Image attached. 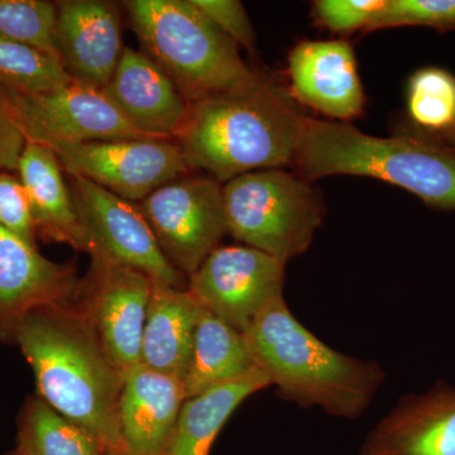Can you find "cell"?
<instances>
[{
	"mask_svg": "<svg viewBox=\"0 0 455 455\" xmlns=\"http://www.w3.org/2000/svg\"><path fill=\"white\" fill-rule=\"evenodd\" d=\"M403 26L455 31V0H386L366 31Z\"/></svg>",
	"mask_w": 455,
	"mask_h": 455,
	"instance_id": "27",
	"label": "cell"
},
{
	"mask_svg": "<svg viewBox=\"0 0 455 455\" xmlns=\"http://www.w3.org/2000/svg\"><path fill=\"white\" fill-rule=\"evenodd\" d=\"M386 0H319L314 14L320 25L335 32L367 29Z\"/></svg>",
	"mask_w": 455,
	"mask_h": 455,
	"instance_id": "29",
	"label": "cell"
},
{
	"mask_svg": "<svg viewBox=\"0 0 455 455\" xmlns=\"http://www.w3.org/2000/svg\"><path fill=\"white\" fill-rule=\"evenodd\" d=\"M152 283L137 269L92 259L75 301L108 358L124 377L140 364Z\"/></svg>",
	"mask_w": 455,
	"mask_h": 455,
	"instance_id": "11",
	"label": "cell"
},
{
	"mask_svg": "<svg viewBox=\"0 0 455 455\" xmlns=\"http://www.w3.org/2000/svg\"><path fill=\"white\" fill-rule=\"evenodd\" d=\"M268 386L271 383L266 373L254 368L238 379L187 398L164 455H209L212 443L236 407Z\"/></svg>",
	"mask_w": 455,
	"mask_h": 455,
	"instance_id": "21",
	"label": "cell"
},
{
	"mask_svg": "<svg viewBox=\"0 0 455 455\" xmlns=\"http://www.w3.org/2000/svg\"><path fill=\"white\" fill-rule=\"evenodd\" d=\"M431 136H434V134H431ZM434 137H439V139L455 140V123H454V127L451 128V131L445 132V133H443V134H436V136H434Z\"/></svg>",
	"mask_w": 455,
	"mask_h": 455,
	"instance_id": "32",
	"label": "cell"
},
{
	"mask_svg": "<svg viewBox=\"0 0 455 455\" xmlns=\"http://www.w3.org/2000/svg\"><path fill=\"white\" fill-rule=\"evenodd\" d=\"M171 265L188 278L228 233L223 187L211 176L172 180L139 204Z\"/></svg>",
	"mask_w": 455,
	"mask_h": 455,
	"instance_id": "7",
	"label": "cell"
},
{
	"mask_svg": "<svg viewBox=\"0 0 455 455\" xmlns=\"http://www.w3.org/2000/svg\"><path fill=\"white\" fill-rule=\"evenodd\" d=\"M66 175L80 176L128 202H142L193 172L173 140L130 139L51 146Z\"/></svg>",
	"mask_w": 455,
	"mask_h": 455,
	"instance_id": "9",
	"label": "cell"
},
{
	"mask_svg": "<svg viewBox=\"0 0 455 455\" xmlns=\"http://www.w3.org/2000/svg\"><path fill=\"white\" fill-rule=\"evenodd\" d=\"M26 145V137L18 122L11 95L0 85V171L17 172Z\"/></svg>",
	"mask_w": 455,
	"mask_h": 455,
	"instance_id": "31",
	"label": "cell"
},
{
	"mask_svg": "<svg viewBox=\"0 0 455 455\" xmlns=\"http://www.w3.org/2000/svg\"><path fill=\"white\" fill-rule=\"evenodd\" d=\"M55 22L53 2L0 0V38L25 44L59 60L53 37Z\"/></svg>",
	"mask_w": 455,
	"mask_h": 455,
	"instance_id": "26",
	"label": "cell"
},
{
	"mask_svg": "<svg viewBox=\"0 0 455 455\" xmlns=\"http://www.w3.org/2000/svg\"><path fill=\"white\" fill-rule=\"evenodd\" d=\"M244 334L269 383L302 407L355 419L385 382L379 363L331 348L292 315L284 298L266 307Z\"/></svg>",
	"mask_w": 455,
	"mask_h": 455,
	"instance_id": "3",
	"label": "cell"
},
{
	"mask_svg": "<svg viewBox=\"0 0 455 455\" xmlns=\"http://www.w3.org/2000/svg\"><path fill=\"white\" fill-rule=\"evenodd\" d=\"M289 75L292 98L316 112L339 121L363 112V88L348 42H301L290 53Z\"/></svg>",
	"mask_w": 455,
	"mask_h": 455,
	"instance_id": "17",
	"label": "cell"
},
{
	"mask_svg": "<svg viewBox=\"0 0 455 455\" xmlns=\"http://www.w3.org/2000/svg\"><path fill=\"white\" fill-rule=\"evenodd\" d=\"M73 83L61 62L32 47L0 38V85L14 92L37 94Z\"/></svg>",
	"mask_w": 455,
	"mask_h": 455,
	"instance_id": "25",
	"label": "cell"
},
{
	"mask_svg": "<svg viewBox=\"0 0 455 455\" xmlns=\"http://www.w3.org/2000/svg\"><path fill=\"white\" fill-rule=\"evenodd\" d=\"M64 170L50 147L26 140L18 163L31 206L36 235L42 241L71 245L86 252V241Z\"/></svg>",
	"mask_w": 455,
	"mask_h": 455,
	"instance_id": "19",
	"label": "cell"
},
{
	"mask_svg": "<svg viewBox=\"0 0 455 455\" xmlns=\"http://www.w3.org/2000/svg\"><path fill=\"white\" fill-rule=\"evenodd\" d=\"M122 5L142 52L169 75L190 106L259 74L191 0H125Z\"/></svg>",
	"mask_w": 455,
	"mask_h": 455,
	"instance_id": "5",
	"label": "cell"
},
{
	"mask_svg": "<svg viewBox=\"0 0 455 455\" xmlns=\"http://www.w3.org/2000/svg\"><path fill=\"white\" fill-rule=\"evenodd\" d=\"M0 226L37 247L26 188L18 175L8 171H0Z\"/></svg>",
	"mask_w": 455,
	"mask_h": 455,
	"instance_id": "28",
	"label": "cell"
},
{
	"mask_svg": "<svg viewBox=\"0 0 455 455\" xmlns=\"http://www.w3.org/2000/svg\"><path fill=\"white\" fill-rule=\"evenodd\" d=\"M185 401L182 383L143 366L125 376L119 425L127 455H164Z\"/></svg>",
	"mask_w": 455,
	"mask_h": 455,
	"instance_id": "18",
	"label": "cell"
},
{
	"mask_svg": "<svg viewBox=\"0 0 455 455\" xmlns=\"http://www.w3.org/2000/svg\"><path fill=\"white\" fill-rule=\"evenodd\" d=\"M66 176L92 259L125 266L155 283L188 289L187 277L166 259L137 204L80 176Z\"/></svg>",
	"mask_w": 455,
	"mask_h": 455,
	"instance_id": "8",
	"label": "cell"
},
{
	"mask_svg": "<svg viewBox=\"0 0 455 455\" xmlns=\"http://www.w3.org/2000/svg\"><path fill=\"white\" fill-rule=\"evenodd\" d=\"M8 92L29 142L51 147L148 139L124 118L101 89L73 82L64 88L37 94Z\"/></svg>",
	"mask_w": 455,
	"mask_h": 455,
	"instance_id": "12",
	"label": "cell"
},
{
	"mask_svg": "<svg viewBox=\"0 0 455 455\" xmlns=\"http://www.w3.org/2000/svg\"><path fill=\"white\" fill-rule=\"evenodd\" d=\"M12 455H29L28 453H27V451H25V449H22L20 447H18L17 451H16V453H13Z\"/></svg>",
	"mask_w": 455,
	"mask_h": 455,
	"instance_id": "34",
	"label": "cell"
},
{
	"mask_svg": "<svg viewBox=\"0 0 455 455\" xmlns=\"http://www.w3.org/2000/svg\"><path fill=\"white\" fill-rule=\"evenodd\" d=\"M20 447L29 455H101L98 440L60 415L41 397H29L18 419Z\"/></svg>",
	"mask_w": 455,
	"mask_h": 455,
	"instance_id": "23",
	"label": "cell"
},
{
	"mask_svg": "<svg viewBox=\"0 0 455 455\" xmlns=\"http://www.w3.org/2000/svg\"><path fill=\"white\" fill-rule=\"evenodd\" d=\"M254 368L259 367L245 334L202 307L190 362L182 379L185 400L238 379Z\"/></svg>",
	"mask_w": 455,
	"mask_h": 455,
	"instance_id": "22",
	"label": "cell"
},
{
	"mask_svg": "<svg viewBox=\"0 0 455 455\" xmlns=\"http://www.w3.org/2000/svg\"><path fill=\"white\" fill-rule=\"evenodd\" d=\"M284 265L247 245H220L188 278V291L203 309L245 333L266 307L283 298Z\"/></svg>",
	"mask_w": 455,
	"mask_h": 455,
	"instance_id": "10",
	"label": "cell"
},
{
	"mask_svg": "<svg viewBox=\"0 0 455 455\" xmlns=\"http://www.w3.org/2000/svg\"><path fill=\"white\" fill-rule=\"evenodd\" d=\"M307 119L291 92L257 74L190 106L175 140L193 171L226 184L253 171L292 166Z\"/></svg>",
	"mask_w": 455,
	"mask_h": 455,
	"instance_id": "2",
	"label": "cell"
},
{
	"mask_svg": "<svg viewBox=\"0 0 455 455\" xmlns=\"http://www.w3.org/2000/svg\"><path fill=\"white\" fill-rule=\"evenodd\" d=\"M228 233L286 263L307 252L324 220L309 181L283 169L244 173L223 185Z\"/></svg>",
	"mask_w": 455,
	"mask_h": 455,
	"instance_id": "6",
	"label": "cell"
},
{
	"mask_svg": "<svg viewBox=\"0 0 455 455\" xmlns=\"http://www.w3.org/2000/svg\"><path fill=\"white\" fill-rule=\"evenodd\" d=\"M124 118L148 139L173 140L187 122L190 104L175 82L142 51L124 47L103 89Z\"/></svg>",
	"mask_w": 455,
	"mask_h": 455,
	"instance_id": "15",
	"label": "cell"
},
{
	"mask_svg": "<svg viewBox=\"0 0 455 455\" xmlns=\"http://www.w3.org/2000/svg\"><path fill=\"white\" fill-rule=\"evenodd\" d=\"M8 343L20 347L32 367L38 397L92 434L106 453L127 455L119 425L125 377L75 302L27 314Z\"/></svg>",
	"mask_w": 455,
	"mask_h": 455,
	"instance_id": "1",
	"label": "cell"
},
{
	"mask_svg": "<svg viewBox=\"0 0 455 455\" xmlns=\"http://www.w3.org/2000/svg\"><path fill=\"white\" fill-rule=\"evenodd\" d=\"M55 46L75 83L103 90L121 61L122 16L109 0L55 2Z\"/></svg>",
	"mask_w": 455,
	"mask_h": 455,
	"instance_id": "13",
	"label": "cell"
},
{
	"mask_svg": "<svg viewBox=\"0 0 455 455\" xmlns=\"http://www.w3.org/2000/svg\"><path fill=\"white\" fill-rule=\"evenodd\" d=\"M407 112L425 133L443 134L454 127L455 76L444 68H420L407 86Z\"/></svg>",
	"mask_w": 455,
	"mask_h": 455,
	"instance_id": "24",
	"label": "cell"
},
{
	"mask_svg": "<svg viewBox=\"0 0 455 455\" xmlns=\"http://www.w3.org/2000/svg\"><path fill=\"white\" fill-rule=\"evenodd\" d=\"M436 139L443 140V142H444L445 145H448L449 147H451V149H454V151H455V140L439 139V137H436Z\"/></svg>",
	"mask_w": 455,
	"mask_h": 455,
	"instance_id": "33",
	"label": "cell"
},
{
	"mask_svg": "<svg viewBox=\"0 0 455 455\" xmlns=\"http://www.w3.org/2000/svg\"><path fill=\"white\" fill-rule=\"evenodd\" d=\"M359 455H455V387L409 395L368 434Z\"/></svg>",
	"mask_w": 455,
	"mask_h": 455,
	"instance_id": "16",
	"label": "cell"
},
{
	"mask_svg": "<svg viewBox=\"0 0 455 455\" xmlns=\"http://www.w3.org/2000/svg\"><path fill=\"white\" fill-rule=\"evenodd\" d=\"M82 280L68 265L42 256L0 226V341L27 314L40 307L76 301Z\"/></svg>",
	"mask_w": 455,
	"mask_h": 455,
	"instance_id": "14",
	"label": "cell"
},
{
	"mask_svg": "<svg viewBox=\"0 0 455 455\" xmlns=\"http://www.w3.org/2000/svg\"><path fill=\"white\" fill-rule=\"evenodd\" d=\"M292 166L309 182L333 175L383 180L431 208L455 211V151L414 125L382 139L346 123L307 118Z\"/></svg>",
	"mask_w": 455,
	"mask_h": 455,
	"instance_id": "4",
	"label": "cell"
},
{
	"mask_svg": "<svg viewBox=\"0 0 455 455\" xmlns=\"http://www.w3.org/2000/svg\"><path fill=\"white\" fill-rule=\"evenodd\" d=\"M203 14L230 40L244 49L254 50V31L247 12L238 0H191Z\"/></svg>",
	"mask_w": 455,
	"mask_h": 455,
	"instance_id": "30",
	"label": "cell"
},
{
	"mask_svg": "<svg viewBox=\"0 0 455 455\" xmlns=\"http://www.w3.org/2000/svg\"><path fill=\"white\" fill-rule=\"evenodd\" d=\"M200 307L188 289L152 283L140 363L182 383L190 362Z\"/></svg>",
	"mask_w": 455,
	"mask_h": 455,
	"instance_id": "20",
	"label": "cell"
}]
</instances>
